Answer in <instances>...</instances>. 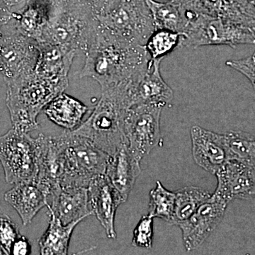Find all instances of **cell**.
<instances>
[{
  "instance_id": "obj_1",
  "label": "cell",
  "mask_w": 255,
  "mask_h": 255,
  "mask_svg": "<svg viewBox=\"0 0 255 255\" xmlns=\"http://www.w3.org/2000/svg\"><path fill=\"white\" fill-rule=\"evenodd\" d=\"M85 54L80 77L94 79L102 90L138 78L150 60L145 46L119 39L99 27Z\"/></svg>"
},
{
  "instance_id": "obj_2",
  "label": "cell",
  "mask_w": 255,
  "mask_h": 255,
  "mask_svg": "<svg viewBox=\"0 0 255 255\" xmlns=\"http://www.w3.org/2000/svg\"><path fill=\"white\" fill-rule=\"evenodd\" d=\"M5 82L6 104L12 128L28 133L38 128L37 117L40 112L69 85L68 77L53 78L36 71Z\"/></svg>"
},
{
  "instance_id": "obj_3",
  "label": "cell",
  "mask_w": 255,
  "mask_h": 255,
  "mask_svg": "<svg viewBox=\"0 0 255 255\" xmlns=\"http://www.w3.org/2000/svg\"><path fill=\"white\" fill-rule=\"evenodd\" d=\"M128 83L127 81L102 90L100 100L91 115L72 130L87 137L110 156L128 145L124 131V119L131 107L128 92Z\"/></svg>"
},
{
  "instance_id": "obj_4",
  "label": "cell",
  "mask_w": 255,
  "mask_h": 255,
  "mask_svg": "<svg viewBox=\"0 0 255 255\" xmlns=\"http://www.w3.org/2000/svg\"><path fill=\"white\" fill-rule=\"evenodd\" d=\"M97 16L80 0H62L50 7L49 23L42 41L68 49L86 52L95 40Z\"/></svg>"
},
{
  "instance_id": "obj_5",
  "label": "cell",
  "mask_w": 255,
  "mask_h": 255,
  "mask_svg": "<svg viewBox=\"0 0 255 255\" xmlns=\"http://www.w3.org/2000/svg\"><path fill=\"white\" fill-rule=\"evenodd\" d=\"M187 24L182 33L179 46L197 48L207 46L255 44V28L232 20L203 14L185 0H181Z\"/></svg>"
},
{
  "instance_id": "obj_6",
  "label": "cell",
  "mask_w": 255,
  "mask_h": 255,
  "mask_svg": "<svg viewBox=\"0 0 255 255\" xmlns=\"http://www.w3.org/2000/svg\"><path fill=\"white\" fill-rule=\"evenodd\" d=\"M53 137L63 165L60 186L88 188L95 177L106 174L111 156L91 140L72 130Z\"/></svg>"
},
{
  "instance_id": "obj_7",
  "label": "cell",
  "mask_w": 255,
  "mask_h": 255,
  "mask_svg": "<svg viewBox=\"0 0 255 255\" xmlns=\"http://www.w3.org/2000/svg\"><path fill=\"white\" fill-rule=\"evenodd\" d=\"M41 138L42 133L33 138L14 128L0 136V162L6 182L16 184L36 180Z\"/></svg>"
},
{
  "instance_id": "obj_8",
  "label": "cell",
  "mask_w": 255,
  "mask_h": 255,
  "mask_svg": "<svg viewBox=\"0 0 255 255\" xmlns=\"http://www.w3.org/2000/svg\"><path fill=\"white\" fill-rule=\"evenodd\" d=\"M97 18L102 31L134 44L145 46L155 31L153 18L145 0H121L113 9Z\"/></svg>"
},
{
  "instance_id": "obj_9",
  "label": "cell",
  "mask_w": 255,
  "mask_h": 255,
  "mask_svg": "<svg viewBox=\"0 0 255 255\" xmlns=\"http://www.w3.org/2000/svg\"><path fill=\"white\" fill-rule=\"evenodd\" d=\"M163 107L139 105L130 107L124 119V131L132 155L141 161L162 140L160 117Z\"/></svg>"
},
{
  "instance_id": "obj_10",
  "label": "cell",
  "mask_w": 255,
  "mask_h": 255,
  "mask_svg": "<svg viewBox=\"0 0 255 255\" xmlns=\"http://www.w3.org/2000/svg\"><path fill=\"white\" fill-rule=\"evenodd\" d=\"M39 48L38 42L14 28L0 36V64L4 80L29 75L36 70Z\"/></svg>"
},
{
  "instance_id": "obj_11",
  "label": "cell",
  "mask_w": 255,
  "mask_h": 255,
  "mask_svg": "<svg viewBox=\"0 0 255 255\" xmlns=\"http://www.w3.org/2000/svg\"><path fill=\"white\" fill-rule=\"evenodd\" d=\"M215 175L218 185L211 199L228 205L236 199L255 196V171L245 164L229 159Z\"/></svg>"
},
{
  "instance_id": "obj_12",
  "label": "cell",
  "mask_w": 255,
  "mask_h": 255,
  "mask_svg": "<svg viewBox=\"0 0 255 255\" xmlns=\"http://www.w3.org/2000/svg\"><path fill=\"white\" fill-rule=\"evenodd\" d=\"M162 59L151 60L147 70L128 84L130 106L156 105L165 107L172 102L174 92L160 73Z\"/></svg>"
},
{
  "instance_id": "obj_13",
  "label": "cell",
  "mask_w": 255,
  "mask_h": 255,
  "mask_svg": "<svg viewBox=\"0 0 255 255\" xmlns=\"http://www.w3.org/2000/svg\"><path fill=\"white\" fill-rule=\"evenodd\" d=\"M227 204L211 199L179 225L187 251L197 249L212 234L224 217Z\"/></svg>"
},
{
  "instance_id": "obj_14",
  "label": "cell",
  "mask_w": 255,
  "mask_h": 255,
  "mask_svg": "<svg viewBox=\"0 0 255 255\" xmlns=\"http://www.w3.org/2000/svg\"><path fill=\"white\" fill-rule=\"evenodd\" d=\"M47 207L63 225L81 221L93 215L89 201L88 188L59 186L50 192Z\"/></svg>"
},
{
  "instance_id": "obj_15",
  "label": "cell",
  "mask_w": 255,
  "mask_h": 255,
  "mask_svg": "<svg viewBox=\"0 0 255 255\" xmlns=\"http://www.w3.org/2000/svg\"><path fill=\"white\" fill-rule=\"evenodd\" d=\"M192 155L199 167L212 174L229 160L224 134L193 127L191 129Z\"/></svg>"
},
{
  "instance_id": "obj_16",
  "label": "cell",
  "mask_w": 255,
  "mask_h": 255,
  "mask_svg": "<svg viewBox=\"0 0 255 255\" xmlns=\"http://www.w3.org/2000/svg\"><path fill=\"white\" fill-rule=\"evenodd\" d=\"M89 201L93 214L105 228L107 237L116 239L115 216L123 203L120 194L106 174L95 177L88 187Z\"/></svg>"
},
{
  "instance_id": "obj_17",
  "label": "cell",
  "mask_w": 255,
  "mask_h": 255,
  "mask_svg": "<svg viewBox=\"0 0 255 255\" xmlns=\"http://www.w3.org/2000/svg\"><path fill=\"white\" fill-rule=\"evenodd\" d=\"M50 190L36 180L14 184L4 194L5 201L14 208L23 226L29 224L40 210L48 205Z\"/></svg>"
},
{
  "instance_id": "obj_18",
  "label": "cell",
  "mask_w": 255,
  "mask_h": 255,
  "mask_svg": "<svg viewBox=\"0 0 255 255\" xmlns=\"http://www.w3.org/2000/svg\"><path fill=\"white\" fill-rule=\"evenodd\" d=\"M140 163V161L132 155L128 145L111 156L106 175L120 194L123 203L127 201L141 172Z\"/></svg>"
},
{
  "instance_id": "obj_19",
  "label": "cell",
  "mask_w": 255,
  "mask_h": 255,
  "mask_svg": "<svg viewBox=\"0 0 255 255\" xmlns=\"http://www.w3.org/2000/svg\"><path fill=\"white\" fill-rule=\"evenodd\" d=\"M199 12L255 28V9L249 0H185Z\"/></svg>"
},
{
  "instance_id": "obj_20",
  "label": "cell",
  "mask_w": 255,
  "mask_h": 255,
  "mask_svg": "<svg viewBox=\"0 0 255 255\" xmlns=\"http://www.w3.org/2000/svg\"><path fill=\"white\" fill-rule=\"evenodd\" d=\"M10 27L39 43L49 23L50 5L47 0H31L18 14H13Z\"/></svg>"
},
{
  "instance_id": "obj_21",
  "label": "cell",
  "mask_w": 255,
  "mask_h": 255,
  "mask_svg": "<svg viewBox=\"0 0 255 255\" xmlns=\"http://www.w3.org/2000/svg\"><path fill=\"white\" fill-rule=\"evenodd\" d=\"M88 110L80 101L63 92L45 107L44 113L56 125L73 130L82 123Z\"/></svg>"
},
{
  "instance_id": "obj_22",
  "label": "cell",
  "mask_w": 255,
  "mask_h": 255,
  "mask_svg": "<svg viewBox=\"0 0 255 255\" xmlns=\"http://www.w3.org/2000/svg\"><path fill=\"white\" fill-rule=\"evenodd\" d=\"M38 43L40 54L35 71L53 78H68L78 52L50 43Z\"/></svg>"
},
{
  "instance_id": "obj_23",
  "label": "cell",
  "mask_w": 255,
  "mask_h": 255,
  "mask_svg": "<svg viewBox=\"0 0 255 255\" xmlns=\"http://www.w3.org/2000/svg\"><path fill=\"white\" fill-rule=\"evenodd\" d=\"M49 226L38 241L42 255H68L69 243L75 228L80 221L63 225L55 215L48 211Z\"/></svg>"
},
{
  "instance_id": "obj_24",
  "label": "cell",
  "mask_w": 255,
  "mask_h": 255,
  "mask_svg": "<svg viewBox=\"0 0 255 255\" xmlns=\"http://www.w3.org/2000/svg\"><path fill=\"white\" fill-rule=\"evenodd\" d=\"M153 18L155 31L170 30L182 34L187 20L184 16L180 0L159 2L155 0H145Z\"/></svg>"
},
{
  "instance_id": "obj_25",
  "label": "cell",
  "mask_w": 255,
  "mask_h": 255,
  "mask_svg": "<svg viewBox=\"0 0 255 255\" xmlns=\"http://www.w3.org/2000/svg\"><path fill=\"white\" fill-rule=\"evenodd\" d=\"M175 203L169 225L179 226L194 214L212 194L199 187H186L175 191Z\"/></svg>"
},
{
  "instance_id": "obj_26",
  "label": "cell",
  "mask_w": 255,
  "mask_h": 255,
  "mask_svg": "<svg viewBox=\"0 0 255 255\" xmlns=\"http://www.w3.org/2000/svg\"><path fill=\"white\" fill-rule=\"evenodd\" d=\"M225 135L229 159H234L255 171V135L231 130Z\"/></svg>"
},
{
  "instance_id": "obj_27",
  "label": "cell",
  "mask_w": 255,
  "mask_h": 255,
  "mask_svg": "<svg viewBox=\"0 0 255 255\" xmlns=\"http://www.w3.org/2000/svg\"><path fill=\"white\" fill-rule=\"evenodd\" d=\"M148 215L151 217L158 218L169 223L173 214L175 203V191H171L157 181L156 187L150 194Z\"/></svg>"
},
{
  "instance_id": "obj_28",
  "label": "cell",
  "mask_w": 255,
  "mask_h": 255,
  "mask_svg": "<svg viewBox=\"0 0 255 255\" xmlns=\"http://www.w3.org/2000/svg\"><path fill=\"white\" fill-rule=\"evenodd\" d=\"M182 34L167 29L156 30L146 42L145 47L151 60L163 59L164 57L180 44Z\"/></svg>"
},
{
  "instance_id": "obj_29",
  "label": "cell",
  "mask_w": 255,
  "mask_h": 255,
  "mask_svg": "<svg viewBox=\"0 0 255 255\" xmlns=\"http://www.w3.org/2000/svg\"><path fill=\"white\" fill-rule=\"evenodd\" d=\"M153 239V218L148 214L142 216L133 231L132 245L138 248L150 249Z\"/></svg>"
},
{
  "instance_id": "obj_30",
  "label": "cell",
  "mask_w": 255,
  "mask_h": 255,
  "mask_svg": "<svg viewBox=\"0 0 255 255\" xmlns=\"http://www.w3.org/2000/svg\"><path fill=\"white\" fill-rule=\"evenodd\" d=\"M20 236L16 224L8 216L0 217V246L6 255L11 254L13 243Z\"/></svg>"
},
{
  "instance_id": "obj_31",
  "label": "cell",
  "mask_w": 255,
  "mask_h": 255,
  "mask_svg": "<svg viewBox=\"0 0 255 255\" xmlns=\"http://www.w3.org/2000/svg\"><path fill=\"white\" fill-rule=\"evenodd\" d=\"M226 65L246 77L251 82L255 91V51L245 59L228 60Z\"/></svg>"
},
{
  "instance_id": "obj_32",
  "label": "cell",
  "mask_w": 255,
  "mask_h": 255,
  "mask_svg": "<svg viewBox=\"0 0 255 255\" xmlns=\"http://www.w3.org/2000/svg\"><path fill=\"white\" fill-rule=\"evenodd\" d=\"M96 15H102L113 9L121 0H80Z\"/></svg>"
},
{
  "instance_id": "obj_33",
  "label": "cell",
  "mask_w": 255,
  "mask_h": 255,
  "mask_svg": "<svg viewBox=\"0 0 255 255\" xmlns=\"http://www.w3.org/2000/svg\"><path fill=\"white\" fill-rule=\"evenodd\" d=\"M31 0H0V7L6 9L11 14L21 12Z\"/></svg>"
},
{
  "instance_id": "obj_34",
  "label": "cell",
  "mask_w": 255,
  "mask_h": 255,
  "mask_svg": "<svg viewBox=\"0 0 255 255\" xmlns=\"http://www.w3.org/2000/svg\"><path fill=\"white\" fill-rule=\"evenodd\" d=\"M31 253V246L29 242L24 236H20L13 243L11 249V254L14 255H30Z\"/></svg>"
},
{
  "instance_id": "obj_35",
  "label": "cell",
  "mask_w": 255,
  "mask_h": 255,
  "mask_svg": "<svg viewBox=\"0 0 255 255\" xmlns=\"http://www.w3.org/2000/svg\"><path fill=\"white\" fill-rule=\"evenodd\" d=\"M14 15L6 11V9L0 7V36L2 35V28L12 20Z\"/></svg>"
},
{
  "instance_id": "obj_36",
  "label": "cell",
  "mask_w": 255,
  "mask_h": 255,
  "mask_svg": "<svg viewBox=\"0 0 255 255\" xmlns=\"http://www.w3.org/2000/svg\"><path fill=\"white\" fill-rule=\"evenodd\" d=\"M47 1L49 2L50 6H53V5H55L60 3L62 0H47Z\"/></svg>"
},
{
  "instance_id": "obj_37",
  "label": "cell",
  "mask_w": 255,
  "mask_h": 255,
  "mask_svg": "<svg viewBox=\"0 0 255 255\" xmlns=\"http://www.w3.org/2000/svg\"><path fill=\"white\" fill-rule=\"evenodd\" d=\"M0 255H6V252H5L1 246H0Z\"/></svg>"
},
{
  "instance_id": "obj_38",
  "label": "cell",
  "mask_w": 255,
  "mask_h": 255,
  "mask_svg": "<svg viewBox=\"0 0 255 255\" xmlns=\"http://www.w3.org/2000/svg\"><path fill=\"white\" fill-rule=\"evenodd\" d=\"M251 3H252V4L253 5V6H254L255 7V0H251Z\"/></svg>"
},
{
  "instance_id": "obj_39",
  "label": "cell",
  "mask_w": 255,
  "mask_h": 255,
  "mask_svg": "<svg viewBox=\"0 0 255 255\" xmlns=\"http://www.w3.org/2000/svg\"><path fill=\"white\" fill-rule=\"evenodd\" d=\"M2 72V67H1V64H0V73Z\"/></svg>"
},
{
  "instance_id": "obj_40",
  "label": "cell",
  "mask_w": 255,
  "mask_h": 255,
  "mask_svg": "<svg viewBox=\"0 0 255 255\" xmlns=\"http://www.w3.org/2000/svg\"><path fill=\"white\" fill-rule=\"evenodd\" d=\"M168 1H172V0H168Z\"/></svg>"
},
{
  "instance_id": "obj_41",
  "label": "cell",
  "mask_w": 255,
  "mask_h": 255,
  "mask_svg": "<svg viewBox=\"0 0 255 255\" xmlns=\"http://www.w3.org/2000/svg\"><path fill=\"white\" fill-rule=\"evenodd\" d=\"M251 1V0H250V1Z\"/></svg>"
}]
</instances>
